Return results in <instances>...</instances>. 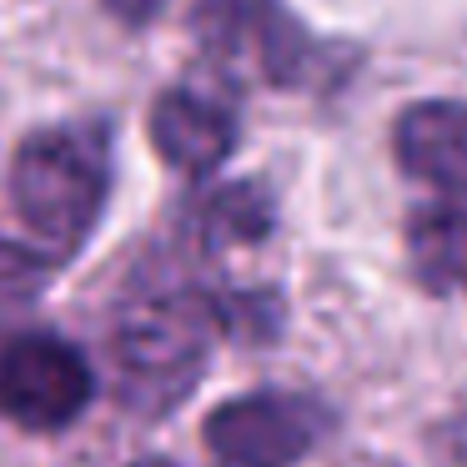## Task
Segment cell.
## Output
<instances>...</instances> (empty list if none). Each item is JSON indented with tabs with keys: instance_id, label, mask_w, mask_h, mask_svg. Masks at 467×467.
I'll list each match as a JSON object with an SVG mask.
<instances>
[{
	"instance_id": "obj_6",
	"label": "cell",
	"mask_w": 467,
	"mask_h": 467,
	"mask_svg": "<svg viewBox=\"0 0 467 467\" xmlns=\"http://www.w3.org/2000/svg\"><path fill=\"white\" fill-rule=\"evenodd\" d=\"M96 402V367L56 332H16L0 342V422L36 437L76 427Z\"/></svg>"
},
{
	"instance_id": "obj_9",
	"label": "cell",
	"mask_w": 467,
	"mask_h": 467,
	"mask_svg": "<svg viewBox=\"0 0 467 467\" xmlns=\"http://www.w3.org/2000/svg\"><path fill=\"white\" fill-rule=\"evenodd\" d=\"M51 266H56V256L46 246L36 252V246H21L11 236H0V327L11 322V317H21L46 292Z\"/></svg>"
},
{
	"instance_id": "obj_1",
	"label": "cell",
	"mask_w": 467,
	"mask_h": 467,
	"mask_svg": "<svg viewBox=\"0 0 467 467\" xmlns=\"http://www.w3.org/2000/svg\"><path fill=\"white\" fill-rule=\"evenodd\" d=\"M397 171L422 186L407 212V262L437 296L467 292V106L417 101L392 126Z\"/></svg>"
},
{
	"instance_id": "obj_8",
	"label": "cell",
	"mask_w": 467,
	"mask_h": 467,
	"mask_svg": "<svg viewBox=\"0 0 467 467\" xmlns=\"http://www.w3.org/2000/svg\"><path fill=\"white\" fill-rule=\"evenodd\" d=\"M192 232L202 236V246H256L272 232V202L262 186H222L216 196L192 206Z\"/></svg>"
},
{
	"instance_id": "obj_4",
	"label": "cell",
	"mask_w": 467,
	"mask_h": 467,
	"mask_svg": "<svg viewBox=\"0 0 467 467\" xmlns=\"http://www.w3.org/2000/svg\"><path fill=\"white\" fill-rule=\"evenodd\" d=\"M192 36L206 66L272 91H332L352 56L317 41L282 0H196Z\"/></svg>"
},
{
	"instance_id": "obj_5",
	"label": "cell",
	"mask_w": 467,
	"mask_h": 467,
	"mask_svg": "<svg viewBox=\"0 0 467 467\" xmlns=\"http://www.w3.org/2000/svg\"><path fill=\"white\" fill-rule=\"evenodd\" d=\"M337 412L296 387H256L212 407L202 422L206 452L222 467H296L327 442Z\"/></svg>"
},
{
	"instance_id": "obj_11",
	"label": "cell",
	"mask_w": 467,
	"mask_h": 467,
	"mask_svg": "<svg viewBox=\"0 0 467 467\" xmlns=\"http://www.w3.org/2000/svg\"><path fill=\"white\" fill-rule=\"evenodd\" d=\"M126 467H186V462H176V457H131Z\"/></svg>"
},
{
	"instance_id": "obj_3",
	"label": "cell",
	"mask_w": 467,
	"mask_h": 467,
	"mask_svg": "<svg viewBox=\"0 0 467 467\" xmlns=\"http://www.w3.org/2000/svg\"><path fill=\"white\" fill-rule=\"evenodd\" d=\"M111 192V136L106 121L41 126L21 141L11 166V202L31 236L56 256H76L91 242Z\"/></svg>"
},
{
	"instance_id": "obj_10",
	"label": "cell",
	"mask_w": 467,
	"mask_h": 467,
	"mask_svg": "<svg viewBox=\"0 0 467 467\" xmlns=\"http://www.w3.org/2000/svg\"><path fill=\"white\" fill-rule=\"evenodd\" d=\"M101 5H106V11H111L121 26L141 31V26H151L156 16H161V5H166V0H101Z\"/></svg>"
},
{
	"instance_id": "obj_12",
	"label": "cell",
	"mask_w": 467,
	"mask_h": 467,
	"mask_svg": "<svg viewBox=\"0 0 467 467\" xmlns=\"http://www.w3.org/2000/svg\"><path fill=\"white\" fill-rule=\"evenodd\" d=\"M387 467H392V462H387Z\"/></svg>"
},
{
	"instance_id": "obj_7",
	"label": "cell",
	"mask_w": 467,
	"mask_h": 467,
	"mask_svg": "<svg viewBox=\"0 0 467 467\" xmlns=\"http://www.w3.org/2000/svg\"><path fill=\"white\" fill-rule=\"evenodd\" d=\"M146 136H151V151L161 156L171 171L206 182L216 176L236 151V106L222 91H206V86H166L151 101L146 116Z\"/></svg>"
},
{
	"instance_id": "obj_2",
	"label": "cell",
	"mask_w": 467,
	"mask_h": 467,
	"mask_svg": "<svg viewBox=\"0 0 467 467\" xmlns=\"http://www.w3.org/2000/svg\"><path fill=\"white\" fill-rule=\"evenodd\" d=\"M222 337V292L176 286L131 296L111 327V372L121 407L136 417H166L182 407Z\"/></svg>"
}]
</instances>
